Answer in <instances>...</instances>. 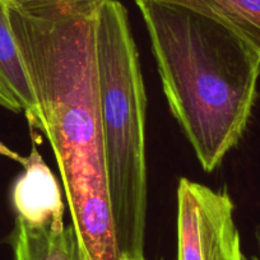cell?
Instances as JSON below:
<instances>
[{
	"mask_svg": "<svg viewBox=\"0 0 260 260\" xmlns=\"http://www.w3.org/2000/svg\"><path fill=\"white\" fill-rule=\"evenodd\" d=\"M104 2L16 0L9 17L87 260H121L107 195L94 41Z\"/></svg>",
	"mask_w": 260,
	"mask_h": 260,
	"instance_id": "obj_1",
	"label": "cell"
},
{
	"mask_svg": "<svg viewBox=\"0 0 260 260\" xmlns=\"http://www.w3.org/2000/svg\"><path fill=\"white\" fill-rule=\"evenodd\" d=\"M176 198L177 260H244L227 192L182 177Z\"/></svg>",
	"mask_w": 260,
	"mask_h": 260,
	"instance_id": "obj_4",
	"label": "cell"
},
{
	"mask_svg": "<svg viewBox=\"0 0 260 260\" xmlns=\"http://www.w3.org/2000/svg\"><path fill=\"white\" fill-rule=\"evenodd\" d=\"M259 260H260V259H259Z\"/></svg>",
	"mask_w": 260,
	"mask_h": 260,
	"instance_id": "obj_12",
	"label": "cell"
},
{
	"mask_svg": "<svg viewBox=\"0 0 260 260\" xmlns=\"http://www.w3.org/2000/svg\"><path fill=\"white\" fill-rule=\"evenodd\" d=\"M0 106L9 110V111L22 112V109L21 106H19L18 101H17L16 97L12 94V92L9 91V88L7 87V84L4 83L2 77H0Z\"/></svg>",
	"mask_w": 260,
	"mask_h": 260,
	"instance_id": "obj_9",
	"label": "cell"
},
{
	"mask_svg": "<svg viewBox=\"0 0 260 260\" xmlns=\"http://www.w3.org/2000/svg\"><path fill=\"white\" fill-rule=\"evenodd\" d=\"M121 260H146V257H144V256H138V257L124 256V257H121Z\"/></svg>",
	"mask_w": 260,
	"mask_h": 260,
	"instance_id": "obj_10",
	"label": "cell"
},
{
	"mask_svg": "<svg viewBox=\"0 0 260 260\" xmlns=\"http://www.w3.org/2000/svg\"><path fill=\"white\" fill-rule=\"evenodd\" d=\"M185 7L229 27L260 57V0H159Z\"/></svg>",
	"mask_w": 260,
	"mask_h": 260,
	"instance_id": "obj_8",
	"label": "cell"
},
{
	"mask_svg": "<svg viewBox=\"0 0 260 260\" xmlns=\"http://www.w3.org/2000/svg\"><path fill=\"white\" fill-rule=\"evenodd\" d=\"M172 116L206 172L246 130L260 57L229 27L185 7L136 0Z\"/></svg>",
	"mask_w": 260,
	"mask_h": 260,
	"instance_id": "obj_2",
	"label": "cell"
},
{
	"mask_svg": "<svg viewBox=\"0 0 260 260\" xmlns=\"http://www.w3.org/2000/svg\"><path fill=\"white\" fill-rule=\"evenodd\" d=\"M107 195L120 256H144L147 94L127 11L105 0L94 17Z\"/></svg>",
	"mask_w": 260,
	"mask_h": 260,
	"instance_id": "obj_3",
	"label": "cell"
},
{
	"mask_svg": "<svg viewBox=\"0 0 260 260\" xmlns=\"http://www.w3.org/2000/svg\"><path fill=\"white\" fill-rule=\"evenodd\" d=\"M7 2H8V3H9V2H16V0H7Z\"/></svg>",
	"mask_w": 260,
	"mask_h": 260,
	"instance_id": "obj_11",
	"label": "cell"
},
{
	"mask_svg": "<svg viewBox=\"0 0 260 260\" xmlns=\"http://www.w3.org/2000/svg\"><path fill=\"white\" fill-rule=\"evenodd\" d=\"M0 154L17 159L24 171L12 187L16 218L28 224L64 223V203L56 177L47 167L32 142L28 157H22L0 143Z\"/></svg>",
	"mask_w": 260,
	"mask_h": 260,
	"instance_id": "obj_5",
	"label": "cell"
},
{
	"mask_svg": "<svg viewBox=\"0 0 260 260\" xmlns=\"http://www.w3.org/2000/svg\"><path fill=\"white\" fill-rule=\"evenodd\" d=\"M14 260H87L73 224H28L16 218Z\"/></svg>",
	"mask_w": 260,
	"mask_h": 260,
	"instance_id": "obj_6",
	"label": "cell"
},
{
	"mask_svg": "<svg viewBox=\"0 0 260 260\" xmlns=\"http://www.w3.org/2000/svg\"><path fill=\"white\" fill-rule=\"evenodd\" d=\"M0 77L18 101L31 130L41 132V117L34 87L12 28L7 0H0Z\"/></svg>",
	"mask_w": 260,
	"mask_h": 260,
	"instance_id": "obj_7",
	"label": "cell"
}]
</instances>
